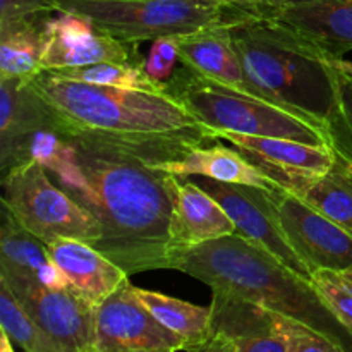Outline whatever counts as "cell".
Masks as SVG:
<instances>
[{
	"label": "cell",
	"instance_id": "cell-16",
	"mask_svg": "<svg viewBox=\"0 0 352 352\" xmlns=\"http://www.w3.org/2000/svg\"><path fill=\"white\" fill-rule=\"evenodd\" d=\"M170 196L168 260L172 254L236 232V223L223 206L191 179L170 175Z\"/></svg>",
	"mask_w": 352,
	"mask_h": 352
},
{
	"label": "cell",
	"instance_id": "cell-39",
	"mask_svg": "<svg viewBox=\"0 0 352 352\" xmlns=\"http://www.w3.org/2000/svg\"><path fill=\"white\" fill-rule=\"evenodd\" d=\"M131 352H174L168 349H141V351H131Z\"/></svg>",
	"mask_w": 352,
	"mask_h": 352
},
{
	"label": "cell",
	"instance_id": "cell-21",
	"mask_svg": "<svg viewBox=\"0 0 352 352\" xmlns=\"http://www.w3.org/2000/svg\"><path fill=\"white\" fill-rule=\"evenodd\" d=\"M155 167L175 177H206L213 181L263 188L268 191L280 189L270 177L254 167L239 150L223 144H201L188 148L172 160L157 162Z\"/></svg>",
	"mask_w": 352,
	"mask_h": 352
},
{
	"label": "cell",
	"instance_id": "cell-2",
	"mask_svg": "<svg viewBox=\"0 0 352 352\" xmlns=\"http://www.w3.org/2000/svg\"><path fill=\"white\" fill-rule=\"evenodd\" d=\"M30 81L52 107L65 133H82L134 146H201L217 141L213 131L170 93L89 85L47 71Z\"/></svg>",
	"mask_w": 352,
	"mask_h": 352
},
{
	"label": "cell",
	"instance_id": "cell-35",
	"mask_svg": "<svg viewBox=\"0 0 352 352\" xmlns=\"http://www.w3.org/2000/svg\"><path fill=\"white\" fill-rule=\"evenodd\" d=\"M333 274H336V272H333ZM336 275L339 277V280L342 282L347 289H351L352 291V268H347V270H344V272H337Z\"/></svg>",
	"mask_w": 352,
	"mask_h": 352
},
{
	"label": "cell",
	"instance_id": "cell-22",
	"mask_svg": "<svg viewBox=\"0 0 352 352\" xmlns=\"http://www.w3.org/2000/svg\"><path fill=\"white\" fill-rule=\"evenodd\" d=\"M48 19L0 26V79L30 81L43 71L41 55L45 50V24Z\"/></svg>",
	"mask_w": 352,
	"mask_h": 352
},
{
	"label": "cell",
	"instance_id": "cell-7",
	"mask_svg": "<svg viewBox=\"0 0 352 352\" xmlns=\"http://www.w3.org/2000/svg\"><path fill=\"white\" fill-rule=\"evenodd\" d=\"M38 162L14 167L2 175V205L26 230L50 244L78 239L96 246L102 229L95 217L64 188L54 184Z\"/></svg>",
	"mask_w": 352,
	"mask_h": 352
},
{
	"label": "cell",
	"instance_id": "cell-6",
	"mask_svg": "<svg viewBox=\"0 0 352 352\" xmlns=\"http://www.w3.org/2000/svg\"><path fill=\"white\" fill-rule=\"evenodd\" d=\"M58 12L88 17L96 30L131 47L213 26H237L256 16L215 0H58Z\"/></svg>",
	"mask_w": 352,
	"mask_h": 352
},
{
	"label": "cell",
	"instance_id": "cell-18",
	"mask_svg": "<svg viewBox=\"0 0 352 352\" xmlns=\"http://www.w3.org/2000/svg\"><path fill=\"white\" fill-rule=\"evenodd\" d=\"M0 280L10 292L38 285L67 287V280L52 260L47 244L24 229L3 205L0 223Z\"/></svg>",
	"mask_w": 352,
	"mask_h": 352
},
{
	"label": "cell",
	"instance_id": "cell-23",
	"mask_svg": "<svg viewBox=\"0 0 352 352\" xmlns=\"http://www.w3.org/2000/svg\"><path fill=\"white\" fill-rule=\"evenodd\" d=\"M136 294L165 329L184 340L188 349L206 342L213 336L212 306L205 308L162 292L140 287H136Z\"/></svg>",
	"mask_w": 352,
	"mask_h": 352
},
{
	"label": "cell",
	"instance_id": "cell-19",
	"mask_svg": "<svg viewBox=\"0 0 352 352\" xmlns=\"http://www.w3.org/2000/svg\"><path fill=\"white\" fill-rule=\"evenodd\" d=\"M47 246L69 287L95 308L129 282L124 268L85 241L57 239Z\"/></svg>",
	"mask_w": 352,
	"mask_h": 352
},
{
	"label": "cell",
	"instance_id": "cell-26",
	"mask_svg": "<svg viewBox=\"0 0 352 352\" xmlns=\"http://www.w3.org/2000/svg\"><path fill=\"white\" fill-rule=\"evenodd\" d=\"M0 327L24 352H62L0 280Z\"/></svg>",
	"mask_w": 352,
	"mask_h": 352
},
{
	"label": "cell",
	"instance_id": "cell-29",
	"mask_svg": "<svg viewBox=\"0 0 352 352\" xmlns=\"http://www.w3.org/2000/svg\"><path fill=\"white\" fill-rule=\"evenodd\" d=\"M58 12V0H0V26L43 21Z\"/></svg>",
	"mask_w": 352,
	"mask_h": 352
},
{
	"label": "cell",
	"instance_id": "cell-24",
	"mask_svg": "<svg viewBox=\"0 0 352 352\" xmlns=\"http://www.w3.org/2000/svg\"><path fill=\"white\" fill-rule=\"evenodd\" d=\"M58 78L71 81L89 82V85L113 86V88L141 89V91L168 93L167 82H160L151 78L144 69L143 62H103V64L88 65V67L60 69L47 71Z\"/></svg>",
	"mask_w": 352,
	"mask_h": 352
},
{
	"label": "cell",
	"instance_id": "cell-1",
	"mask_svg": "<svg viewBox=\"0 0 352 352\" xmlns=\"http://www.w3.org/2000/svg\"><path fill=\"white\" fill-rule=\"evenodd\" d=\"M64 134L74 146L82 174L81 188L67 192L100 223L96 250L129 275L167 270L170 174L155 164L177 158L192 146H134L82 133Z\"/></svg>",
	"mask_w": 352,
	"mask_h": 352
},
{
	"label": "cell",
	"instance_id": "cell-40",
	"mask_svg": "<svg viewBox=\"0 0 352 352\" xmlns=\"http://www.w3.org/2000/svg\"><path fill=\"white\" fill-rule=\"evenodd\" d=\"M91 352H96V351H91Z\"/></svg>",
	"mask_w": 352,
	"mask_h": 352
},
{
	"label": "cell",
	"instance_id": "cell-5",
	"mask_svg": "<svg viewBox=\"0 0 352 352\" xmlns=\"http://www.w3.org/2000/svg\"><path fill=\"white\" fill-rule=\"evenodd\" d=\"M167 89L199 122L213 131L215 140L220 133H236L332 146L329 129L316 120L253 93L210 81L184 65L168 79Z\"/></svg>",
	"mask_w": 352,
	"mask_h": 352
},
{
	"label": "cell",
	"instance_id": "cell-27",
	"mask_svg": "<svg viewBox=\"0 0 352 352\" xmlns=\"http://www.w3.org/2000/svg\"><path fill=\"white\" fill-rule=\"evenodd\" d=\"M329 134L336 153L352 162V78L340 71L337 76V109L329 124Z\"/></svg>",
	"mask_w": 352,
	"mask_h": 352
},
{
	"label": "cell",
	"instance_id": "cell-13",
	"mask_svg": "<svg viewBox=\"0 0 352 352\" xmlns=\"http://www.w3.org/2000/svg\"><path fill=\"white\" fill-rule=\"evenodd\" d=\"M103 62H143L134 47L96 30L85 16L57 12L45 24L43 71L88 67Z\"/></svg>",
	"mask_w": 352,
	"mask_h": 352
},
{
	"label": "cell",
	"instance_id": "cell-30",
	"mask_svg": "<svg viewBox=\"0 0 352 352\" xmlns=\"http://www.w3.org/2000/svg\"><path fill=\"white\" fill-rule=\"evenodd\" d=\"M292 352H349L346 349V344L339 339L325 336L322 332L301 325L296 337L294 351Z\"/></svg>",
	"mask_w": 352,
	"mask_h": 352
},
{
	"label": "cell",
	"instance_id": "cell-28",
	"mask_svg": "<svg viewBox=\"0 0 352 352\" xmlns=\"http://www.w3.org/2000/svg\"><path fill=\"white\" fill-rule=\"evenodd\" d=\"M311 284L325 308L340 323L352 339V291L339 280L333 272H315Z\"/></svg>",
	"mask_w": 352,
	"mask_h": 352
},
{
	"label": "cell",
	"instance_id": "cell-8",
	"mask_svg": "<svg viewBox=\"0 0 352 352\" xmlns=\"http://www.w3.org/2000/svg\"><path fill=\"white\" fill-rule=\"evenodd\" d=\"M192 182L212 195L223 206L232 222L236 223V232L267 250L275 258L291 268L299 277L311 282V270L298 256L285 237L278 219L275 191L263 188L229 182L213 181L206 177H188Z\"/></svg>",
	"mask_w": 352,
	"mask_h": 352
},
{
	"label": "cell",
	"instance_id": "cell-11",
	"mask_svg": "<svg viewBox=\"0 0 352 352\" xmlns=\"http://www.w3.org/2000/svg\"><path fill=\"white\" fill-rule=\"evenodd\" d=\"M141 349L186 351L184 340L165 329L126 282L96 306V352H131Z\"/></svg>",
	"mask_w": 352,
	"mask_h": 352
},
{
	"label": "cell",
	"instance_id": "cell-36",
	"mask_svg": "<svg viewBox=\"0 0 352 352\" xmlns=\"http://www.w3.org/2000/svg\"><path fill=\"white\" fill-rule=\"evenodd\" d=\"M0 352H14V344L9 339L6 332L2 330V336H0Z\"/></svg>",
	"mask_w": 352,
	"mask_h": 352
},
{
	"label": "cell",
	"instance_id": "cell-15",
	"mask_svg": "<svg viewBox=\"0 0 352 352\" xmlns=\"http://www.w3.org/2000/svg\"><path fill=\"white\" fill-rule=\"evenodd\" d=\"M58 117L26 79H0V175L28 164L33 138Z\"/></svg>",
	"mask_w": 352,
	"mask_h": 352
},
{
	"label": "cell",
	"instance_id": "cell-25",
	"mask_svg": "<svg viewBox=\"0 0 352 352\" xmlns=\"http://www.w3.org/2000/svg\"><path fill=\"white\" fill-rule=\"evenodd\" d=\"M301 198L352 236V175L339 158L332 170L313 182Z\"/></svg>",
	"mask_w": 352,
	"mask_h": 352
},
{
	"label": "cell",
	"instance_id": "cell-12",
	"mask_svg": "<svg viewBox=\"0 0 352 352\" xmlns=\"http://www.w3.org/2000/svg\"><path fill=\"white\" fill-rule=\"evenodd\" d=\"M212 327L239 352H292L302 323L244 299L212 292Z\"/></svg>",
	"mask_w": 352,
	"mask_h": 352
},
{
	"label": "cell",
	"instance_id": "cell-32",
	"mask_svg": "<svg viewBox=\"0 0 352 352\" xmlns=\"http://www.w3.org/2000/svg\"><path fill=\"white\" fill-rule=\"evenodd\" d=\"M188 352H239V351H237L227 339L213 333L206 342L191 347V349H188Z\"/></svg>",
	"mask_w": 352,
	"mask_h": 352
},
{
	"label": "cell",
	"instance_id": "cell-14",
	"mask_svg": "<svg viewBox=\"0 0 352 352\" xmlns=\"http://www.w3.org/2000/svg\"><path fill=\"white\" fill-rule=\"evenodd\" d=\"M12 294L62 352L95 351L96 308L69 285H38Z\"/></svg>",
	"mask_w": 352,
	"mask_h": 352
},
{
	"label": "cell",
	"instance_id": "cell-34",
	"mask_svg": "<svg viewBox=\"0 0 352 352\" xmlns=\"http://www.w3.org/2000/svg\"><path fill=\"white\" fill-rule=\"evenodd\" d=\"M332 64L336 65L337 69H339L340 72H344V74L351 76L352 78V60H346V58H333Z\"/></svg>",
	"mask_w": 352,
	"mask_h": 352
},
{
	"label": "cell",
	"instance_id": "cell-38",
	"mask_svg": "<svg viewBox=\"0 0 352 352\" xmlns=\"http://www.w3.org/2000/svg\"><path fill=\"white\" fill-rule=\"evenodd\" d=\"M337 158H339V162H340V164H342V167L346 168V170L352 175V162L351 160H346V158H342V157H340V155H337Z\"/></svg>",
	"mask_w": 352,
	"mask_h": 352
},
{
	"label": "cell",
	"instance_id": "cell-17",
	"mask_svg": "<svg viewBox=\"0 0 352 352\" xmlns=\"http://www.w3.org/2000/svg\"><path fill=\"white\" fill-rule=\"evenodd\" d=\"M260 16L291 28L330 60L352 50V0H298Z\"/></svg>",
	"mask_w": 352,
	"mask_h": 352
},
{
	"label": "cell",
	"instance_id": "cell-4",
	"mask_svg": "<svg viewBox=\"0 0 352 352\" xmlns=\"http://www.w3.org/2000/svg\"><path fill=\"white\" fill-rule=\"evenodd\" d=\"M253 95L329 129L337 109V71L308 40L277 21L254 16L232 28Z\"/></svg>",
	"mask_w": 352,
	"mask_h": 352
},
{
	"label": "cell",
	"instance_id": "cell-10",
	"mask_svg": "<svg viewBox=\"0 0 352 352\" xmlns=\"http://www.w3.org/2000/svg\"><path fill=\"white\" fill-rule=\"evenodd\" d=\"M275 203L289 244L311 274L352 268V236L347 230L294 192L277 189Z\"/></svg>",
	"mask_w": 352,
	"mask_h": 352
},
{
	"label": "cell",
	"instance_id": "cell-33",
	"mask_svg": "<svg viewBox=\"0 0 352 352\" xmlns=\"http://www.w3.org/2000/svg\"><path fill=\"white\" fill-rule=\"evenodd\" d=\"M215 2L222 3V6L226 7H230V9L244 10V12H251L260 16L265 0H215Z\"/></svg>",
	"mask_w": 352,
	"mask_h": 352
},
{
	"label": "cell",
	"instance_id": "cell-9",
	"mask_svg": "<svg viewBox=\"0 0 352 352\" xmlns=\"http://www.w3.org/2000/svg\"><path fill=\"white\" fill-rule=\"evenodd\" d=\"M220 140L234 144L236 150H239L278 188L298 196H301L313 182L329 174L337 162V153L332 146H315L282 138L236 133H220L217 141Z\"/></svg>",
	"mask_w": 352,
	"mask_h": 352
},
{
	"label": "cell",
	"instance_id": "cell-20",
	"mask_svg": "<svg viewBox=\"0 0 352 352\" xmlns=\"http://www.w3.org/2000/svg\"><path fill=\"white\" fill-rule=\"evenodd\" d=\"M234 26H213L196 33L172 36L177 57L184 67L210 81L239 91H250L243 62L232 36Z\"/></svg>",
	"mask_w": 352,
	"mask_h": 352
},
{
	"label": "cell",
	"instance_id": "cell-37",
	"mask_svg": "<svg viewBox=\"0 0 352 352\" xmlns=\"http://www.w3.org/2000/svg\"><path fill=\"white\" fill-rule=\"evenodd\" d=\"M291 2H298V0H265L263 9H261V12H263L265 9H270V7L284 6V3H291ZM261 12H260V14H261Z\"/></svg>",
	"mask_w": 352,
	"mask_h": 352
},
{
	"label": "cell",
	"instance_id": "cell-3",
	"mask_svg": "<svg viewBox=\"0 0 352 352\" xmlns=\"http://www.w3.org/2000/svg\"><path fill=\"white\" fill-rule=\"evenodd\" d=\"M167 270L182 272L205 282L212 292L254 302L333 339L342 340L340 332H346L311 282L237 232L172 254Z\"/></svg>",
	"mask_w": 352,
	"mask_h": 352
},
{
	"label": "cell",
	"instance_id": "cell-31",
	"mask_svg": "<svg viewBox=\"0 0 352 352\" xmlns=\"http://www.w3.org/2000/svg\"><path fill=\"white\" fill-rule=\"evenodd\" d=\"M174 67L175 65L165 60V58L160 55V52L157 50V47L151 45L150 54H148V57L144 58V69H146L148 74H150L153 79H157V81L167 82L168 79L172 78Z\"/></svg>",
	"mask_w": 352,
	"mask_h": 352
}]
</instances>
